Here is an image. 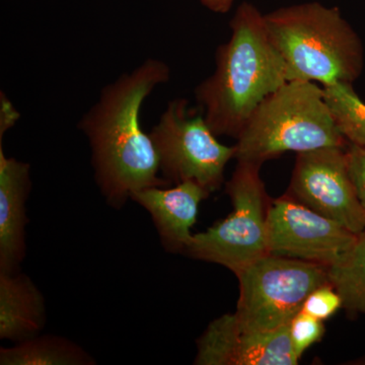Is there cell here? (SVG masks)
Returning a JSON list of instances; mask_svg holds the SVG:
<instances>
[{
	"label": "cell",
	"mask_w": 365,
	"mask_h": 365,
	"mask_svg": "<svg viewBox=\"0 0 365 365\" xmlns=\"http://www.w3.org/2000/svg\"><path fill=\"white\" fill-rule=\"evenodd\" d=\"M235 1V0H200L204 6L217 14L228 13Z\"/></svg>",
	"instance_id": "21"
},
{
	"label": "cell",
	"mask_w": 365,
	"mask_h": 365,
	"mask_svg": "<svg viewBox=\"0 0 365 365\" xmlns=\"http://www.w3.org/2000/svg\"><path fill=\"white\" fill-rule=\"evenodd\" d=\"M299 359L288 326L272 332H254L240 325L235 314L209 324L197 341L199 365H297Z\"/></svg>",
	"instance_id": "10"
},
{
	"label": "cell",
	"mask_w": 365,
	"mask_h": 365,
	"mask_svg": "<svg viewBox=\"0 0 365 365\" xmlns=\"http://www.w3.org/2000/svg\"><path fill=\"white\" fill-rule=\"evenodd\" d=\"M328 278L344 309L365 314V232L339 262L328 267Z\"/></svg>",
	"instance_id": "15"
},
{
	"label": "cell",
	"mask_w": 365,
	"mask_h": 365,
	"mask_svg": "<svg viewBox=\"0 0 365 365\" xmlns=\"http://www.w3.org/2000/svg\"><path fill=\"white\" fill-rule=\"evenodd\" d=\"M150 135L160 174L169 184L193 181L210 193L222 187L235 146L220 143L202 112L190 111L186 98L169 102Z\"/></svg>",
	"instance_id": "7"
},
{
	"label": "cell",
	"mask_w": 365,
	"mask_h": 365,
	"mask_svg": "<svg viewBox=\"0 0 365 365\" xmlns=\"http://www.w3.org/2000/svg\"><path fill=\"white\" fill-rule=\"evenodd\" d=\"M323 88L341 134L348 143L365 148V103L352 83H334Z\"/></svg>",
	"instance_id": "16"
},
{
	"label": "cell",
	"mask_w": 365,
	"mask_h": 365,
	"mask_svg": "<svg viewBox=\"0 0 365 365\" xmlns=\"http://www.w3.org/2000/svg\"><path fill=\"white\" fill-rule=\"evenodd\" d=\"M95 359L76 343L59 336H35L1 347V365H93Z\"/></svg>",
	"instance_id": "14"
},
{
	"label": "cell",
	"mask_w": 365,
	"mask_h": 365,
	"mask_svg": "<svg viewBox=\"0 0 365 365\" xmlns=\"http://www.w3.org/2000/svg\"><path fill=\"white\" fill-rule=\"evenodd\" d=\"M345 153L350 179L357 198L365 210V148L348 143Z\"/></svg>",
	"instance_id": "19"
},
{
	"label": "cell",
	"mask_w": 365,
	"mask_h": 365,
	"mask_svg": "<svg viewBox=\"0 0 365 365\" xmlns=\"http://www.w3.org/2000/svg\"><path fill=\"white\" fill-rule=\"evenodd\" d=\"M210 192L196 182L187 181L173 188L148 187L133 192L130 199L148 211L157 227L163 248L184 253L193 235L200 203Z\"/></svg>",
	"instance_id": "11"
},
{
	"label": "cell",
	"mask_w": 365,
	"mask_h": 365,
	"mask_svg": "<svg viewBox=\"0 0 365 365\" xmlns=\"http://www.w3.org/2000/svg\"><path fill=\"white\" fill-rule=\"evenodd\" d=\"M349 364H355V365H365V356L361 357V359L353 360L352 362H349Z\"/></svg>",
	"instance_id": "22"
},
{
	"label": "cell",
	"mask_w": 365,
	"mask_h": 365,
	"mask_svg": "<svg viewBox=\"0 0 365 365\" xmlns=\"http://www.w3.org/2000/svg\"><path fill=\"white\" fill-rule=\"evenodd\" d=\"M30 191V165L7 158L0 143V272L20 271L25 259Z\"/></svg>",
	"instance_id": "12"
},
{
	"label": "cell",
	"mask_w": 365,
	"mask_h": 365,
	"mask_svg": "<svg viewBox=\"0 0 365 365\" xmlns=\"http://www.w3.org/2000/svg\"><path fill=\"white\" fill-rule=\"evenodd\" d=\"M20 115L14 109L11 101L4 93L0 96V141H2L6 132L18 121Z\"/></svg>",
	"instance_id": "20"
},
{
	"label": "cell",
	"mask_w": 365,
	"mask_h": 365,
	"mask_svg": "<svg viewBox=\"0 0 365 365\" xmlns=\"http://www.w3.org/2000/svg\"><path fill=\"white\" fill-rule=\"evenodd\" d=\"M240 297L235 316L254 332L289 326L307 297L329 283L328 267L268 254L237 274Z\"/></svg>",
	"instance_id": "6"
},
{
	"label": "cell",
	"mask_w": 365,
	"mask_h": 365,
	"mask_svg": "<svg viewBox=\"0 0 365 365\" xmlns=\"http://www.w3.org/2000/svg\"><path fill=\"white\" fill-rule=\"evenodd\" d=\"M46 324L45 299L26 274L0 272V339L23 342Z\"/></svg>",
	"instance_id": "13"
},
{
	"label": "cell",
	"mask_w": 365,
	"mask_h": 365,
	"mask_svg": "<svg viewBox=\"0 0 365 365\" xmlns=\"http://www.w3.org/2000/svg\"><path fill=\"white\" fill-rule=\"evenodd\" d=\"M230 28V39L216 50L215 71L194 93L213 133L237 139L258 106L288 78L284 60L256 6L242 4Z\"/></svg>",
	"instance_id": "2"
},
{
	"label": "cell",
	"mask_w": 365,
	"mask_h": 365,
	"mask_svg": "<svg viewBox=\"0 0 365 365\" xmlns=\"http://www.w3.org/2000/svg\"><path fill=\"white\" fill-rule=\"evenodd\" d=\"M347 145L324 88L311 81H287L255 110L237 138L235 158L262 165L288 151Z\"/></svg>",
	"instance_id": "4"
},
{
	"label": "cell",
	"mask_w": 365,
	"mask_h": 365,
	"mask_svg": "<svg viewBox=\"0 0 365 365\" xmlns=\"http://www.w3.org/2000/svg\"><path fill=\"white\" fill-rule=\"evenodd\" d=\"M290 341L297 356H302L312 345L319 342L325 333L323 321L300 311L288 326Z\"/></svg>",
	"instance_id": "17"
},
{
	"label": "cell",
	"mask_w": 365,
	"mask_h": 365,
	"mask_svg": "<svg viewBox=\"0 0 365 365\" xmlns=\"http://www.w3.org/2000/svg\"><path fill=\"white\" fill-rule=\"evenodd\" d=\"M170 76L163 60L146 59L106 86L78 122L90 143L96 181L112 207H123L138 190L169 185L160 177L157 150L141 127L140 111L146 98Z\"/></svg>",
	"instance_id": "1"
},
{
	"label": "cell",
	"mask_w": 365,
	"mask_h": 365,
	"mask_svg": "<svg viewBox=\"0 0 365 365\" xmlns=\"http://www.w3.org/2000/svg\"><path fill=\"white\" fill-rule=\"evenodd\" d=\"M341 307H343V302L340 294L330 283H327L307 297L302 304V312L319 321H326L337 313Z\"/></svg>",
	"instance_id": "18"
},
{
	"label": "cell",
	"mask_w": 365,
	"mask_h": 365,
	"mask_svg": "<svg viewBox=\"0 0 365 365\" xmlns=\"http://www.w3.org/2000/svg\"><path fill=\"white\" fill-rule=\"evenodd\" d=\"M260 168L237 162L227 182L234 210L222 222L193 235L184 254L220 264L235 275L269 254L267 212L271 200L260 177Z\"/></svg>",
	"instance_id": "5"
},
{
	"label": "cell",
	"mask_w": 365,
	"mask_h": 365,
	"mask_svg": "<svg viewBox=\"0 0 365 365\" xmlns=\"http://www.w3.org/2000/svg\"><path fill=\"white\" fill-rule=\"evenodd\" d=\"M288 81L353 83L364 67L361 40L338 7L306 2L264 14Z\"/></svg>",
	"instance_id": "3"
},
{
	"label": "cell",
	"mask_w": 365,
	"mask_h": 365,
	"mask_svg": "<svg viewBox=\"0 0 365 365\" xmlns=\"http://www.w3.org/2000/svg\"><path fill=\"white\" fill-rule=\"evenodd\" d=\"M346 148L297 153L287 195L353 234L365 232V210L348 173Z\"/></svg>",
	"instance_id": "9"
},
{
	"label": "cell",
	"mask_w": 365,
	"mask_h": 365,
	"mask_svg": "<svg viewBox=\"0 0 365 365\" xmlns=\"http://www.w3.org/2000/svg\"><path fill=\"white\" fill-rule=\"evenodd\" d=\"M269 254L330 267L354 246L359 235L287 195L271 200Z\"/></svg>",
	"instance_id": "8"
}]
</instances>
